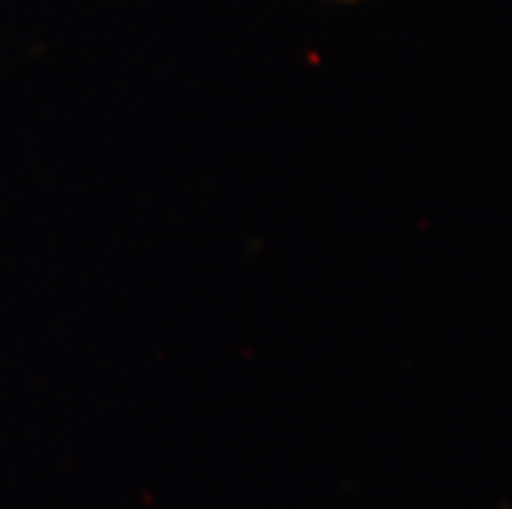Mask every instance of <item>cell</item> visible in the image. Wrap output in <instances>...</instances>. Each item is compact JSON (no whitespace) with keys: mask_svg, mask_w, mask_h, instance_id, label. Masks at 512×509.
Here are the masks:
<instances>
[{"mask_svg":"<svg viewBox=\"0 0 512 509\" xmlns=\"http://www.w3.org/2000/svg\"><path fill=\"white\" fill-rule=\"evenodd\" d=\"M331 4H357V0H331Z\"/></svg>","mask_w":512,"mask_h":509,"instance_id":"obj_1","label":"cell"}]
</instances>
